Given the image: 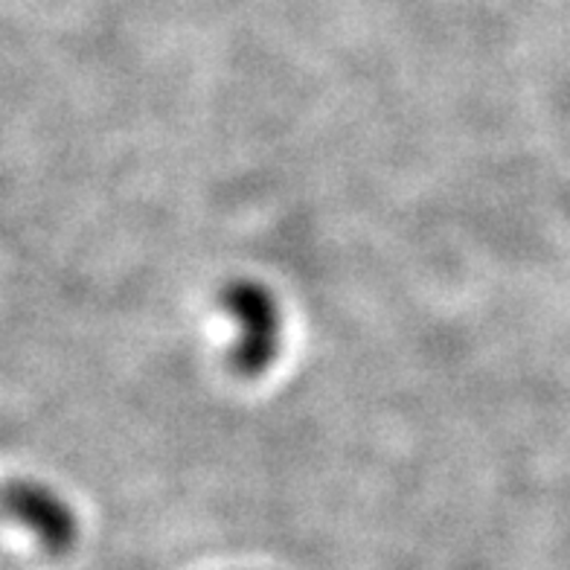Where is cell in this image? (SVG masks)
I'll list each match as a JSON object with an SVG mask.
<instances>
[{
	"instance_id": "cell-1",
	"label": "cell",
	"mask_w": 570,
	"mask_h": 570,
	"mask_svg": "<svg viewBox=\"0 0 570 570\" xmlns=\"http://www.w3.org/2000/svg\"><path fill=\"white\" fill-rule=\"evenodd\" d=\"M218 306L239 326L230 350V370L242 379H259L274 367L283 350V308L259 279H230L218 294Z\"/></svg>"
},
{
	"instance_id": "cell-2",
	"label": "cell",
	"mask_w": 570,
	"mask_h": 570,
	"mask_svg": "<svg viewBox=\"0 0 570 570\" xmlns=\"http://www.w3.org/2000/svg\"><path fill=\"white\" fill-rule=\"evenodd\" d=\"M0 512L23 527L47 556L61 559L79 541V518L65 498L38 481H9L0 489Z\"/></svg>"
}]
</instances>
